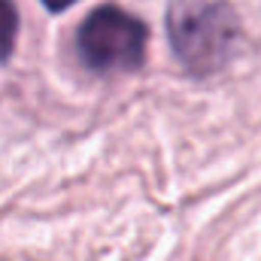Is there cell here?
Returning <instances> with one entry per match:
<instances>
[{"label":"cell","mask_w":261,"mask_h":261,"mask_svg":"<svg viewBox=\"0 0 261 261\" xmlns=\"http://www.w3.org/2000/svg\"><path fill=\"white\" fill-rule=\"evenodd\" d=\"M167 43L192 76H210L234 55L240 18L228 0H170Z\"/></svg>","instance_id":"cell-1"},{"label":"cell","mask_w":261,"mask_h":261,"mask_svg":"<svg viewBox=\"0 0 261 261\" xmlns=\"http://www.w3.org/2000/svg\"><path fill=\"white\" fill-rule=\"evenodd\" d=\"M76 0H43V6L49 9V12H64V9H70Z\"/></svg>","instance_id":"cell-4"},{"label":"cell","mask_w":261,"mask_h":261,"mask_svg":"<svg viewBox=\"0 0 261 261\" xmlns=\"http://www.w3.org/2000/svg\"><path fill=\"white\" fill-rule=\"evenodd\" d=\"M18 34V9L12 0H0V64L9 61Z\"/></svg>","instance_id":"cell-3"},{"label":"cell","mask_w":261,"mask_h":261,"mask_svg":"<svg viewBox=\"0 0 261 261\" xmlns=\"http://www.w3.org/2000/svg\"><path fill=\"white\" fill-rule=\"evenodd\" d=\"M146 43L149 28L116 3L91 9L76 34V52L82 64L97 73L137 70L146 58Z\"/></svg>","instance_id":"cell-2"}]
</instances>
